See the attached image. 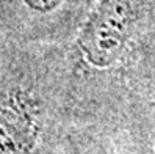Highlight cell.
I'll list each match as a JSON object with an SVG mask.
<instances>
[{
    "instance_id": "3",
    "label": "cell",
    "mask_w": 155,
    "mask_h": 154,
    "mask_svg": "<svg viewBox=\"0 0 155 154\" xmlns=\"http://www.w3.org/2000/svg\"><path fill=\"white\" fill-rule=\"evenodd\" d=\"M64 0H22V3L36 13H49L61 5Z\"/></svg>"
},
{
    "instance_id": "1",
    "label": "cell",
    "mask_w": 155,
    "mask_h": 154,
    "mask_svg": "<svg viewBox=\"0 0 155 154\" xmlns=\"http://www.w3.org/2000/svg\"><path fill=\"white\" fill-rule=\"evenodd\" d=\"M135 0H102L81 35V49L94 65L117 58L135 16Z\"/></svg>"
},
{
    "instance_id": "2",
    "label": "cell",
    "mask_w": 155,
    "mask_h": 154,
    "mask_svg": "<svg viewBox=\"0 0 155 154\" xmlns=\"http://www.w3.org/2000/svg\"><path fill=\"white\" fill-rule=\"evenodd\" d=\"M31 124L13 102L0 104V154H28Z\"/></svg>"
}]
</instances>
